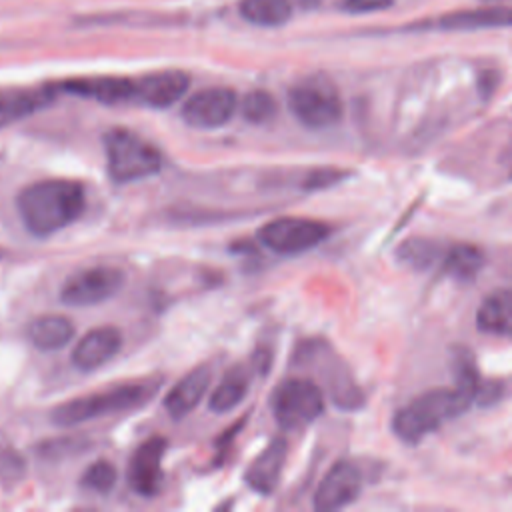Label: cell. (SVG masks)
<instances>
[{
  "label": "cell",
  "mask_w": 512,
  "mask_h": 512,
  "mask_svg": "<svg viewBox=\"0 0 512 512\" xmlns=\"http://www.w3.org/2000/svg\"><path fill=\"white\" fill-rule=\"evenodd\" d=\"M238 10L246 22L264 28L282 26L292 16L290 0H240Z\"/></svg>",
  "instance_id": "44dd1931"
},
{
  "label": "cell",
  "mask_w": 512,
  "mask_h": 512,
  "mask_svg": "<svg viewBox=\"0 0 512 512\" xmlns=\"http://www.w3.org/2000/svg\"><path fill=\"white\" fill-rule=\"evenodd\" d=\"M86 206L82 184L64 178L38 180L16 196V210L26 230L38 238L52 236L72 224Z\"/></svg>",
  "instance_id": "6da1fadb"
},
{
  "label": "cell",
  "mask_w": 512,
  "mask_h": 512,
  "mask_svg": "<svg viewBox=\"0 0 512 512\" xmlns=\"http://www.w3.org/2000/svg\"><path fill=\"white\" fill-rule=\"evenodd\" d=\"M472 402L474 396L462 386L434 388L402 406L392 418V428L400 440L416 444L448 420L460 416Z\"/></svg>",
  "instance_id": "7a4b0ae2"
},
{
  "label": "cell",
  "mask_w": 512,
  "mask_h": 512,
  "mask_svg": "<svg viewBox=\"0 0 512 512\" xmlns=\"http://www.w3.org/2000/svg\"><path fill=\"white\" fill-rule=\"evenodd\" d=\"M122 346V334L114 326H98L86 332L72 350V364L80 372H92L110 362Z\"/></svg>",
  "instance_id": "9a60e30c"
},
{
  "label": "cell",
  "mask_w": 512,
  "mask_h": 512,
  "mask_svg": "<svg viewBox=\"0 0 512 512\" xmlns=\"http://www.w3.org/2000/svg\"><path fill=\"white\" fill-rule=\"evenodd\" d=\"M444 270L446 274L458 280H470L484 264V254L474 244H454L444 256Z\"/></svg>",
  "instance_id": "603a6c76"
},
{
  "label": "cell",
  "mask_w": 512,
  "mask_h": 512,
  "mask_svg": "<svg viewBox=\"0 0 512 512\" xmlns=\"http://www.w3.org/2000/svg\"><path fill=\"white\" fill-rule=\"evenodd\" d=\"M270 406L280 428L298 430L312 424L322 414L324 396L312 380L288 378L274 390Z\"/></svg>",
  "instance_id": "8992f818"
},
{
  "label": "cell",
  "mask_w": 512,
  "mask_h": 512,
  "mask_svg": "<svg viewBox=\"0 0 512 512\" xmlns=\"http://www.w3.org/2000/svg\"><path fill=\"white\" fill-rule=\"evenodd\" d=\"M398 256L404 264L416 270L428 268L436 258H440V246L426 238H410L398 248Z\"/></svg>",
  "instance_id": "cb8c5ba5"
},
{
  "label": "cell",
  "mask_w": 512,
  "mask_h": 512,
  "mask_svg": "<svg viewBox=\"0 0 512 512\" xmlns=\"http://www.w3.org/2000/svg\"><path fill=\"white\" fill-rule=\"evenodd\" d=\"M58 86H28V88H2L0 90V130L16 124L56 100Z\"/></svg>",
  "instance_id": "4fadbf2b"
},
{
  "label": "cell",
  "mask_w": 512,
  "mask_h": 512,
  "mask_svg": "<svg viewBox=\"0 0 512 512\" xmlns=\"http://www.w3.org/2000/svg\"><path fill=\"white\" fill-rule=\"evenodd\" d=\"M488 28H512V6L454 10L406 26L412 32H470Z\"/></svg>",
  "instance_id": "9c48e42d"
},
{
  "label": "cell",
  "mask_w": 512,
  "mask_h": 512,
  "mask_svg": "<svg viewBox=\"0 0 512 512\" xmlns=\"http://www.w3.org/2000/svg\"><path fill=\"white\" fill-rule=\"evenodd\" d=\"M478 330L492 336H512V288L488 294L476 312Z\"/></svg>",
  "instance_id": "d6986e66"
},
{
  "label": "cell",
  "mask_w": 512,
  "mask_h": 512,
  "mask_svg": "<svg viewBox=\"0 0 512 512\" xmlns=\"http://www.w3.org/2000/svg\"><path fill=\"white\" fill-rule=\"evenodd\" d=\"M242 114L246 120L256 124L268 122L276 114V100L264 90H254L242 100Z\"/></svg>",
  "instance_id": "484cf974"
},
{
  "label": "cell",
  "mask_w": 512,
  "mask_h": 512,
  "mask_svg": "<svg viewBox=\"0 0 512 512\" xmlns=\"http://www.w3.org/2000/svg\"><path fill=\"white\" fill-rule=\"evenodd\" d=\"M346 172L338 170V168H322V170H316L308 176V182H306V188H326L330 184H336L338 180L344 178Z\"/></svg>",
  "instance_id": "f1b7e54d"
},
{
  "label": "cell",
  "mask_w": 512,
  "mask_h": 512,
  "mask_svg": "<svg viewBox=\"0 0 512 512\" xmlns=\"http://www.w3.org/2000/svg\"><path fill=\"white\" fill-rule=\"evenodd\" d=\"M394 4V0H342L340 6L346 12L352 14H368V12H380L388 10Z\"/></svg>",
  "instance_id": "83f0119b"
},
{
  "label": "cell",
  "mask_w": 512,
  "mask_h": 512,
  "mask_svg": "<svg viewBox=\"0 0 512 512\" xmlns=\"http://www.w3.org/2000/svg\"><path fill=\"white\" fill-rule=\"evenodd\" d=\"M236 110V94L224 86L204 88L192 94L182 106V118L194 128H218L224 126Z\"/></svg>",
  "instance_id": "8fae6325"
},
{
  "label": "cell",
  "mask_w": 512,
  "mask_h": 512,
  "mask_svg": "<svg viewBox=\"0 0 512 512\" xmlns=\"http://www.w3.org/2000/svg\"><path fill=\"white\" fill-rule=\"evenodd\" d=\"M328 234L330 228L320 220L302 216H282L266 222L258 230V240L276 254L294 256L318 246Z\"/></svg>",
  "instance_id": "52a82bcc"
},
{
  "label": "cell",
  "mask_w": 512,
  "mask_h": 512,
  "mask_svg": "<svg viewBox=\"0 0 512 512\" xmlns=\"http://www.w3.org/2000/svg\"><path fill=\"white\" fill-rule=\"evenodd\" d=\"M2 256H4V252H2V250H0V258H2Z\"/></svg>",
  "instance_id": "f546056e"
},
{
  "label": "cell",
  "mask_w": 512,
  "mask_h": 512,
  "mask_svg": "<svg viewBox=\"0 0 512 512\" xmlns=\"http://www.w3.org/2000/svg\"><path fill=\"white\" fill-rule=\"evenodd\" d=\"M208 386H210V370L206 366L194 368L184 378H180L172 386V390L166 394V398H164L166 412L174 420L184 418L198 406V402L206 394Z\"/></svg>",
  "instance_id": "ac0fdd59"
},
{
  "label": "cell",
  "mask_w": 512,
  "mask_h": 512,
  "mask_svg": "<svg viewBox=\"0 0 512 512\" xmlns=\"http://www.w3.org/2000/svg\"><path fill=\"white\" fill-rule=\"evenodd\" d=\"M286 454H288L286 440L274 438L250 464L246 472V484L258 494L274 492L286 462Z\"/></svg>",
  "instance_id": "e0dca14e"
},
{
  "label": "cell",
  "mask_w": 512,
  "mask_h": 512,
  "mask_svg": "<svg viewBox=\"0 0 512 512\" xmlns=\"http://www.w3.org/2000/svg\"><path fill=\"white\" fill-rule=\"evenodd\" d=\"M510 178H512V172H510Z\"/></svg>",
  "instance_id": "4dcf8cb0"
},
{
  "label": "cell",
  "mask_w": 512,
  "mask_h": 512,
  "mask_svg": "<svg viewBox=\"0 0 512 512\" xmlns=\"http://www.w3.org/2000/svg\"><path fill=\"white\" fill-rule=\"evenodd\" d=\"M156 388L158 384L154 382H134L78 396L56 406L50 414V420L58 426H76L98 416L124 412L146 402L156 392Z\"/></svg>",
  "instance_id": "3957f363"
},
{
  "label": "cell",
  "mask_w": 512,
  "mask_h": 512,
  "mask_svg": "<svg viewBox=\"0 0 512 512\" xmlns=\"http://www.w3.org/2000/svg\"><path fill=\"white\" fill-rule=\"evenodd\" d=\"M104 150L108 174L118 184L148 178L162 166L160 152L126 128H112L106 132Z\"/></svg>",
  "instance_id": "5b68a950"
},
{
  "label": "cell",
  "mask_w": 512,
  "mask_h": 512,
  "mask_svg": "<svg viewBox=\"0 0 512 512\" xmlns=\"http://www.w3.org/2000/svg\"><path fill=\"white\" fill-rule=\"evenodd\" d=\"M288 108L302 126L312 130H324L338 124L344 112L336 84L324 74L298 80L288 90Z\"/></svg>",
  "instance_id": "277c9868"
},
{
  "label": "cell",
  "mask_w": 512,
  "mask_h": 512,
  "mask_svg": "<svg viewBox=\"0 0 512 512\" xmlns=\"http://www.w3.org/2000/svg\"><path fill=\"white\" fill-rule=\"evenodd\" d=\"M24 472V464L12 446L0 444V480L18 482Z\"/></svg>",
  "instance_id": "4316f807"
},
{
  "label": "cell",
  "mask_w": 512,
  "mask_h": 512,
  "mask_svg": "<svg viewBox=\"0 0 512 512\" xmlns=\"http://www.w3.org/2000/svg\"><path fill=\"white\" fill-rule=\"evenodd\" d=\"M56 86L62 92H70L80 98L98 100L102 104H118V102L134 100V80L118 78V76L70 78Z\"/></svg>",
  "instance_id": "2e32d148"
},
{
  "label": "cell",
  "mask_w": 512,
  "mask_h": 512,
  "mask_svg": "<svg viewBox=\"0 0 512 512\" xmlns=\"http://www.w3.org/2000/svg\"><path fill=\"white\" fill-rule=\"evenodd\" d=\"M74 336V324L66 316L46 314L40 318H34L28 326V338L30 342L42 350L52 352L64 348Z\"/></svg>",
  "instance_id": "ffe728a7"
},
{
  "label": "cell",
  "mask_w": 512,
  "mask_h": 512,
  "mask_svg": "<svg viewBox=\"0 0 512 512\" xmlns=\"http://www.w3.org/2000/svg\"><path fill=\"white\" fill-rule=\"evenodd\" d=\"M166 452V440L162 436L146 438L130 456L126 468L128 486L144 496L152 498L162 488V458Z\"/></svg>",
  "instance_id": "30bf717a"
},
{
  "label": "cell",
  "mask_w": 512,
  "mask_h": 512,
  "mask_svg": "<svg viewBox=\"0 0 512 512\" xmlns=\"http://www.w3.org/2000/svg\"><path fill=\"white\" fill-rule=\"evenodd\" d=\"M116 478H118V472L116 468L108 462V460H96L94 464H90L82 478H80V484L92 492H98V494H106L114 488L116 484Z\"/></svg>",
  "instance_id": "d4e9b609"
},
{
  "label": "cell",
  "mask_w": 512,
  "mask_h": 512,
  "mask_svg": "<svg viewBox=\"0 0 512 512\" xmlns=\"http://www.w3.org/2000/svg\"><path fill=\"white\" fill-rule=\"evenodd\" d=\"M124 286V272L114 266H90L72 274L60 290V300L68 306L100 304Z\"/></svg>",
  "instance_id": "ba28073f"
},
{
  "label": "cell",
  "mask_w": 512,
  "mask_h": 512,
  "mask_svg": "<svg viewBox=\"0 0 512 512\" xmlns=\"http://www.w3.org/2000/svg\"><path fill=\"white\" fill-rule=\"evenodd\" d=\"M190 86V76L182 70H160L134 80V100L152 106L168 108L178 102Z\"/></svg>",
  "instance_id": "5bb4252c"
},
{
  "label": "cell",
  "mask_w": 512,
  "mask_h": 512,
  "mask_svg": "<svg viewBox=\"0 0 512 512\" xmlns=\"http://www.w3.org/2000/svg\"><path fill=\"white\" fill-rule=\"evenodd\" d=\"M246 392H248V376L242 368H234L224 374L216 390L210 394L208 406L212 412H218V414L230 412L244 400Z\"/></svg>",
  "instance_id": "7402d4cb"
},
{
  "label": "cell",
  "mask_w": 512,
  "mask_h": 512,
  "mask_svg": "<svg viewBox=\"0 0 512 512\" xmlns=\"http://www.w3.org/2000/svg\"><path fill=\"white\" fill-rule=\"evenodd\" d=\"M362 490V474L352 462L334 464L322 478L316 494L314 508L322 512L340 510L352 504Z\"/></svg>",
  "instance_id": "7c38bea8"
}]
</instances>
